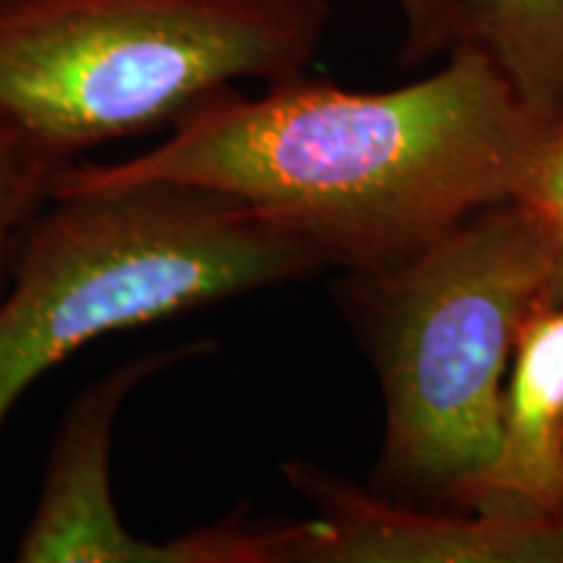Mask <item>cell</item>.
<instances>
[{"label":"cell","mask_w":563,"mask_h":563,"mask_svg":"<svg viewBox=\"0 0 563 563\" xmlns=\"http://www.w3.org/2000/svg\"><path fill=\"white\" fill-rule=\"evenodd\" d=\"M548 125L481 47L456 42L435 74L386 91L308 74L256 97L230 87L188 110L150 152L70 162L53 196L178 183L298 232L329 266L365 272L511 199Z\"/></svg>","instance_id":"1"},{"label":"cell","mask_w":563,"mask_h":563,"mask_svg":"<svg viewBox=\"0 0 563 563\" xmlns=\"http://www.w3.org/2000/svg\"><path fill=\"white\" fill-rule=\"evenodd\" d=\"M551 279V243L514 199L412 256L342 272L336 302L384 397L371 490L415 509L481 504L498 460L514 344Z\"/></svg>","instance_id":"2"},{"label":"cell","mask_w":563,"mask_h":563,"mask_svg":"<svg viewBox=\"0 0 563 563\" xmlns=\"http://www.w3.org/2000/svg\"><path fill=\"white\" fill-rule=\"evenodd\" d=\"M323 269L313 243L220 194L178 183L55 194L0 295V431L32 384L87 344Z\"/></svg>","instance_id":"3"},{"label":"cell","mask_w":563,"mask_h":563,"mask_svg":"<svg viewBox=\"0 0 563 563\" xmlns=\"http://www.w3.org/2000/svg\"><path fill=\"white\" fill-rule=\"evenodd\" d=\"M329 0H0V123L76 162L238 81L308 74Z\"/></svg>","instance_id":"4"},{"label":"cell","mask_w":563,"mask_h":563,"mask_svg":"<svg viewBox=\"0 0 563 563\" xmlns=\"http://www.w3.org/2000/svg\"><path fill=\"white\" fill-rule=\"evenodd\" d=\"M282 473L316 511L285 525V563H563V514L415 509L316 462Z\"/></svg>","instance_id":"5"},{"label":"cell","mask_w":563,"mask_h":563,"mask_svg":"<svg viewBox=\"0 0 563 563\" xmlns=\"http://www.w3.org/2000/svg\"><path fill=\"white\" fill-rule=\"evenodd\" d=\"M209 342L152 350L118 363L70 399L55 431L37 506L13 559L21 563H173L170 543L136 538L112 498L110 460L118 415L157 373L207 355Z\"/></svg>","instance_id":"6"},{"label":"cell","mask_w":563,"mask_h":563,"mask_svg":"<svg viewBox=\"0 0 563 563\" xmlns=\"http://www.w3.org/2000/svg\"><path fill=\"white\" fill-rule=\"evenodd\" d=\"M475 509L563 514V302H540L519 329L498 460Z\"/></svg>","instance_id":"7"},{"label":"cell","mask_w":563,"mask_h":563,"mask_svg":"<svg viewBox=\"0 0 563 563\" xmlns=\"http://www.w3.org/2000/svg\"><path fill=\"white\" fill-rule=\"evenodd\" d=\"M460 40L481 47L517 95L553 121L563 112V0H454Z\"/></svg>","instance_id":"8"},{"label":"cell","mask_w":563,"mask_h":563,"mask_svg":"<svg viewBox=\"0 0 563 563\" xmlns=\"http://www.w3.org/2000/svg\"><path fill=\"white\" fill-rule=\"evenodd\" d=\"M68 165L37 141L0 123V295L9 287L26 230L53 199L55 180Z\"/></svg>","instance_id":"9"},{"label":"cell","mask_w":563,"mask_h":563,"mask_svg":"<svg viewBox=\"0 0 563 563\" xmlns=\"http://www.w3.org/2000/svg\"><path fill=\"white\" fill-rule=\"evenodd\" d=\"M511 199L522 203L545 232L553 251V279L545 302H563V112L534 146Z\"/></svg>","instance_id":"10"},{"label":"cell","mask_w":563,"mask_h":563,"mask_svg":"<svg viewBox=\"0 0 563 563\" xmlns=\"http://www.w3.org/2000/svg\"><path fill=\"white\" fill-rule=\"evenodd\" d=\"M405 21L402 60L410 66L449 53L460 40L454 0H394Z\"/></svg>","instance_id":"11"}]
</instances>
